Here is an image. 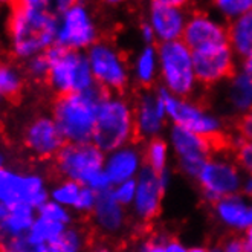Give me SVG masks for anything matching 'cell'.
Returning <instances> with one entry per match:
<instances>
[{
    "label": "cell",
    "mask_w": 252,
    "mask_h": 252,
    "mask_svg": "<svg viewBox=\"0 0 252 252\" xmlns=\"http://www.w3.org/2000/svg\"><path fill=\"white\" fill-rule=\"evenodd\" d=\"M60 17L52 11L51 2L23 0L11 5L8 35L12 55L28 62L46 52L57 41Z\"/></svg>",
    "instance_id": "6da1fadb"
},
{
    "label": "cell",
    "mask_w": 252,
    "mask_h": 252,
    "mask_svg": "<svg viewBox=\"0 0 252 252\" xmlns=\"http://www.w3.org/2000/svg\"><path fill=\"white\" fill-rule=\"evenodd\" d=\"M110 99V89L95 81L86 92L57 96L52 106V118L66 142H92L98 109Z\"/></svg>",
    "instance_id": "7a4b0ae2"
},
{
    "label": "cell",
    "mask_w": 252,
    "mask_h": 252,
    "mask_svg": "<svg viewBox=\"0 0 252 252\" xmlns=\"http://www.w3.org/2000/svg\"><path fill=\"white\" fill-rule=\"evenodd\" d=\"M44 54L51 62V70L46 83L57 96L86 92L95 84L87 57L78 51H70L54 44Z\"/></svg>",
    "instance_id": "3957f363"
},
{
    "label": "cell",
    "mask_w": 252,
    "mask_h": 252,
    "mask_svg": "<svg viewBox=\"0 0 252 252\" xmlns=\"http://www.w3.org/2000/svg\"><path fill=\"white\" fill-rule=\"evenodd\" d=\"M139 139V130L126 102L107 99L98 109L94 144L101 152H112L128 139Z\"/></svg>",
    "instance_id": "277c9868"
},
{
    "label": "cell",
    "mask_w": 252,
    "mask_h": 252,
    "mask_svg": "<svg viewBox=\"0 0 252 252\" xmlns=\"http://www.w3.org/2000/svg\"><path fill=\"white\" fill-rule=\"evenodd\" d=\"M55 170L64 181H73L83 187H91L95 177L102 171V152L94 144H70L60 150L54 159Z\"/></svg>",
    "instance_id": "5b68a950"
},
{
    "label": "cell",
    "mask_w": 252,
    "mask_h": 252,
    "mask_svg": "<svg viewBox=\"0 0 252 252\" xmlns=\"http://www.w3.org/2000/svg\"><path fill=\"white\" fill-rule=\"evenodd\" d=\"M49 200L44 177L35 171H19L8 167L0 170V203L31 205L38 210Z\"/></svg>",
    "instance_id": "8992f818"
},
{
    "label": "cell",
    "mask_w": 252,
    "mask_h": 252,
    "mask_svg": "<svg viewBox=\"0 0 252 252\" xmlns=\"http://www.w3.org/2000/svg\"><path fill=\"white\" fill-rule=\"evenodd\" d=\"M160 60L164 67V77L171 91L177 95H188L194 73L192 60L184 41H165L160 44Z\"/></svg>",
    "instance_id": "52a82bcc"
},
{
    "label": "cell",
    "mask_w": 252,
    "mask_h": 252,
    "mask_svg": "<svg viewBox=\"0 0 252 252\" xmlns=\"http://www.w3.org/2000/svg\"><path fill=\"white\" fill-rule=\"evenodd\" d=\"M23 145L38 159H55L66 145V139L52 116L40 115L26 124L23 130Z\"/></svg>",
    "instance_id": "ba28073f"
},
{
    "label": "cell",
    "mask_w": 252,
    "mask_h": 252,
    "mask_svg": "<svg viewBox=\"0 0 252 252\" xmlns=\"http://www.w3.org/2000/svg\"><path fill=\"white\" fill-rule=\"evenodd\" d=\"M96 40V31L92 19L83 3H72V6L60 17L55 44L70 51L89 48Z\"/></svg>",
    "instance_id": "9c48e42d"
},
{
    "label": "cell",
    "mask_w": 252,
    "mask_h": 252,
    "mask_svg": "<svg viewBox=\"0 0 252 252\" xmlns=\"http://www.w3.org/2000/svg\"><path fill=\"white\" fill-rule=\"evenodd\" d=\"M194 75L200 83H216L234 75L229 43H220L192 52Z\"/></svg>",
    "instance_id": "30bf717a"
},
{
    "label": "cell",
    "mask_w": 252,
    "mask_h": 252,
    "mask_svg": "<svg viewBox=\"0 0 252 252\" xmlns=\"http://www.w3.org/2000/svg\"><path fill=\"white\" fill-rule=\"evenodd\" d=\"M87 60L96 83L124 94L127 86L126 72L120 57L110 49V46H107L106 43H95L89 51Z\"/></svg>",
    "instance_id": "8fae6325"
},
{
    "label": "cell",
    "mask_w": 252,
    "mask_h": 252,
    "mask_svg": "<svg viewBox=\"0 0 252 252\" xmlns=\"http://www.w3.org/2000/svg\"><path fill=\"white\" fill-rule=\"evenodd\" d=\"M159 98L164 102L167 112L173 116L177 127L185 128L191 133H196V135H202V136L220 131L219 124L214 120H211V118L205 116L197 107L189 106L182 101H176L165 91L160 92Z\"/></svg>",
    "instance_id": "7c38bea8"
},
{
    "label": "cell",
    "mask_w": 252,
    "mask_h": 252,
    "mask_svg": "<svg viewBox=\"0 0 252 252\" xmlns=\"http://www.w3.org/2000/svg\"><path fill=\"white\" fill-rule=\"evenodd\" d=\"M182 41L188 49H192L194 52L206 46H213V44L228 43L229 38L226 29L213 23L202 12H194V16L182 32Z\"/></svg>",
    "instance_id": "4fadbf2b"
},
{
    "label": "cell",
    "mask_w": 252,
    "mask_h": 252,
    "mask_svg": "<svg viewBox=\"0 0 252 252\" xmlns=\"http://www.w3.org/2000/svg\"><path fill=\"white\" fill-rule=\"evenodd\" d=\"M199 177L205 192L214 200L239 188V174L235 168L220 162H206Z\"/></svg>",
    "instance_id": "5bb4252c"
},
{
    "label": "cell",
    "mask_w": 252,
    "mask_h": 252,
    "mask_svg": "<svg viewBox=\"0 0 252 252\" xmlns=\"http://www.w3.org/2000/svg\"><path fill=\"white\" fill-rule=\"evenodd\" d=\"M37 210L31 205H5L0 203V237H22L31 231Z\"/></svg>",
    "instance_id": "9a60e30c"
},
{
    "label": "cell",
    "mask_w": 252,
    "mask_h": 252,
    "mask_svg": "<svg viewBox=\"0 0 252 252\" xmlns=\"http://www.w3.org/2000/svg\"><path fill=\"white\" fill-rule=\"evenodd\" d=\"M162 189H164L162 174L155 173L150 167L144 168L136 194V208L142 217L153 219L159 216Z\"/></svg>",
    "instance_id": "2e32d148"
},
{
    "label": "cell",
    "mask_w": 252,
    "mask_h": 252,
    "mask_svg": "<svg viewBox=\"0 0 252 252\" xmlns=\"http://www.w3.org/2000/svg\"><path fill=\"white\" fill-rule=\"evenodd\" d=\"M182 2H155L152 6V19L156 32L165 41H173L182 35L184 17L181 14Z\"/></svg>",
    "instance_id": "e0dca14e"
},
{
    "label": "cell",
    "mask_w": 252,
    "mask_h": 252,
    "mask_svg": "<svg viewBox=\"0 0 252 252\" xmlns=\"http://www.w3.org/2000/svg\"><path fill=\"white\" fill-rule=\"evenodd\" d=\"M94 216L98 223L104 229H118L123 221V213L113 197V191L106 189L96 192V203L94 208Z\"/></svg>",
    "instance_id": "ac0fdd59"
},
{
    "label": "cell",
    "mask_w": 252,
    "mask_h": 252,
    "mask_svg": "<svg viewBox=\"0 0 252 252\" xmlns=\"http://www.w3.org/2000/svg\"><path fill=\"white\" fill-rule=\"evenodd\" d=\"M164 110L165 106L160 98L158 101L150 96L141 98L138 102V130L145 133L158 131L162 123V116H164Z\"/></svg>",
    "instance_id": "d6986e66"
},
{
    "label": "cell",
    "mask_w": 252,
    "mask_h": 252,
    "mask_svg": "<svg viewBox=\"0 0 252 252\" xmlns=\"http://www.w3.org/2000/svg\"><path fill=\"white\" fill-rule=\"evenodd\" d=\"M25 75L19 66L9 62H0V99H14L20 95Z\"/></svg>",
    "instance_id": "ffe728a7"
},
{
    "label": "cell",
    "mask_w": 252,
    "mask_h": 252,
    "mask_svg": "<svg viewBox=\"0 0 252 252\" xmlns=\"http://www.w3.org/2000/svg\"><path fill=\"white\" fill-rule=\"evenodd\" d=\"M136 165H138V159H136V155L133 152H120L116 153L115 156H112V159L109 160L107 164V176L110 182L113 184H120L135 173L136 170Z\"/></svg>",
    "instance_id": "44dd1931"
},
{
    "label": "cell",
    "mask_w": 252,
    "mask_h": 252,
    "mask_svg": "<svg viewBox=\"0 0 252 252\" xmlns=\"http://www.w3.org/2000/svg\"><path fill=\"white\" fill-rule=\"evenodd\" d=\"M66 229L67 228L63 223H58V221H52V220H48V219H43V217L37 216L34 225H32V228L28 235L37 243L49 245V243H54L55 240L60 239Z\"/></svg>",
    "instance_id": "7402d4cb"
},
{
    "label": "cell",
    "mask_w": 252,
    "mask_h": 252,
    "mask_svg": "<svg viewBox=\"0 0 252 252\" xmlns=\"http://www.w3.org/2000/svg\"><path fill=\"white\" fill-rule=\"evenodd\" d=\"M83 185L73 182V181H62L60 184H57L52 189H49V199L57 202L62 206H75L80 192H81Z\"/></svg>",
    "instance_id": "603a6c76"
},
{
    "label": "cell",
    "mask_w": 252,
    "mask_h": 252,
    "mask_svg": "<svg viewBox=\"0 0 252 252\" xmlns=\"http://www.w3.org/2000/svg\"><path fill=\"white\" fill-rule=\"evenodd\" d=\"M246 206L239 199H223L219 202V213L226 220L228 223L235 226H246V216H248Z\"/></svg>",
    "instance_id": "cb8c5ba5"
},
{
    "label": "cell",
    "mask_w": 252,
    "mask_h": 252,
    "mask_svg": "<svg viewBox=\"0 0 252 252\" xmlns=\"http://www.w3.org/2000/svg\"><path fill=\"white\" fill-rule=\"evenodd\" d=\"M0 252H46V245L34 242L28 234L11 239L0 237Z\"/></svg>",
    "instance_id": "d4e9b609"
},
{
    "label": "cell",
    "mask_w": 252,
    "mask_h": 252,
    "mask_svg": "<svg viewBox=\"0 0 252 252\" xmlns=\"http://www.w3.org/2000/svg\"><path fill=\"white\" fill-rule=\"evenodd\" d=\"M232 101L237 107H248L252 104V73H243L237 78L232 87Z\"/></svg>",
    "instance_id": "484cf974"
},
{
    "label": "cell",
    "mask_w": 252,
    "mask_h": 252,
    "mask_svg": "<svg viewBox=\"0 0 252 252\" xmlns=\"http://www.w3.org/2000/svg\"><path fill=\"white\" fill-rule=\"evenodd\" d=\"M49 70H51V62L44 52L32 57L31 60L26 62L25 66L26 75L35 81H46L49 77Z\"/></svg>",
    "instance_id": "4316f807"
},
{
    "label": "cell",
    "mask_w": 252,
    "mask_h": 252,
    "mask_svg": "<svg viewBox=\"0 0 252 252\" xmlns=\"http://www.w3.org/2000/svg\"><path fill=\"white\" fill-rule=\"evenodd\" d=\"M165 142L160 141V139H153L150 142V145H148L147 148V155H145V159L148 162V165H150V168L160 174L162 170H164V164H165Z\"/></svg>",
    "instance_id": "83f0119b"
},
{
    "label": "cell",
    "mask_w": 252,
    "mask_h": 252,
    "mask_svg": "<svg viewBox=\"0 0 252 252\" xmlns=\"http://www.w3.org/2000/svg\"><path fill=\"white\" fill-rule=\"evenodd\" d=\"M37 216L43 217V219H48V220H52V221H58V223H63L66 226L70 223L69 211L64 208V206L58 205L57 202H54L51 199L37 210Z\"/></svg>",
    "instance_id": "f1b7e54d"
},
{
    "label": "cell",
    "mask_w": 252,
    "mask_h": 252,
    "mask_svg": "<svg viewBox=\"0 0 252 252\" xmlns=\"http://www.w3.org/2000/svg\"><path fill=\"white\" fill-rule=\"evenodd\" d=\"M153 77V49L148 48L144 51L139 60V78L144 84H148Z\"/></svg>",
    "instance_id": "f546056e"
},
{
    "label": "cell",
    "mask_w": 252,
    "mask_h": 252,
    "mask_svg": "<svg viewBox=\"0 0 252 252\" xmlns=\"http://www.w3.org/2000/svg\"><path fill=\"white\" fill-rule=\"evenodd\" d=\"M95 203H96V192L89 187H83L81 192H80V197L73 208L80 213H89L95 208Z\"/></svg>",
    "instance_id": "4dcf8cb0"
},
{
    "label": "cell",
    "mask_w": 252,
    "mask_h": 252,
    "mask_svg": "<svg viewBox=\"0 0 252 252\" xmlns=\"http://www.w3.org/2000/svg\"><path fill=\"white\" fill-rule=\"evenodd\" d=\"M217 5L220 6V9H223L226 14H245L252 11V2L251 0H239V2H234V0H219Z\"/></svg>",
    "instance_id": "1f68e13d"
},
{
    "label": "cell",
    "mask_w": 252,
    "mask_h": 252,
    "mask_svg": "<svg viewBox=\"0 0 252 252\" xmlns=\"http://www.w3.org/2000/svg\"><path fill=\"white\" fill-rule=\"evenodd\" d=\"M235 158L239 164L248 170L252 174V142L251 141H242L235 148Z\"/></svg>",
    "instance_id": "d6a6232c"
},
{
    "label": "cell",
    "mask_w": 252,
    "mask_h": 252,
    "mask_svg": "<svg viewBox=\"0 0 252 252\" xmlns=\"http://www.w3.org/2000/svg\"><path fill=\"white\" fill-rule=\"evenodd\" d=\"M133 194H135V182L128 181L124 185H121L116 191H113V197L116 202L120 203H128L133 199Z\"/></svg>",
    "instance_id": "836d02e7"
},
{
    "label": "cell",
    "mask_w": 252,
    "mask_h": 252,
    "mask_svg": "<svg viewBox=\"0 0 252 252\" xmlns=\"http://www.w3.org/2000/svg\"><path fill=\"white\" fill-rule=\"evenodd\" d=\"M245 249H246V243L240 239H235L228 243L225 252H245Z\"/></svg>",
    "instance_id": "e575fe53"
},
{
    "label": "cell",
    "mask_w": 252,
    "mask_h": 252,
    "mask_svg": "<svg viewBox=\"0 0 252 252\" xmlns=\"http://www.w3.org/2000/svg\"><path fill=\"white\" fill-rule=\"evenodd\" d=\"M145 252H167V249L162 248L158 243H148L147 248H145Z\"/></svg>",
    "instance_id": "d590c367"
},
{
    "label": "cell",
    "mask_w": 252,
    "mask_h": 252,
    "mask_svg": "<svg viewBox=\"0 0 252 252\" xmlns=\"http://www.w3.org/2000/svg\"><path fill=\"white\" fill-rule=\"evenodd\" d=\"M167 252H187L179 243H176V242H173V243H170L168 245V248H167Z\"/></svg>",
    "instance_id": "8d00e7d4"
},
{
    "label": "cell",
    "mask_w": 252,
    "mask_h": 252,
    "mask_svg": "<svg viewBox=\"0 0 252 252\" xmlns=\"http://www.w3.org/2000/svg\"><path fill=\"white\" fill-rule=\"evenodd\" d=\"M142 28H144V35H145V38H147L148 41H152V40H153V32H152V29L148 28L147 25H144Z\"/></svg>",
    "instance_id": "74e56055"
},
{
    "label": "cell",
    "mask_w": 252,
    "mask_h": 252,
    "mask_svg": "<svg viewBox=\"0 0 252 252\" xmlns=\"http://www.w3.org/2000/svg\"><path fill=\"white\" fill-rule=\"evenodd\" d=\"M5 167H6V155H5V152L0 150V170Z\"/></svg>",
    "instance_id": "f35d334b"
},
{
    "label": "cell",
    "mask_w": 252,
    "mask_h": 252,
    "mask_svg": "<svg viewBox=\"0 0 252 252\" xmlns=\"http://www.w3.org/2000/svg\"><path fill=\"white\" fill-rule=\"evenodd\" d=\"M246 248L249 251H252V225H251V229L248 232V242H246Z\"/></svg>",
    "instance_id": "ab89813d"
},
{
    "label": "cell",
    "mask_w": 252,
    "mask_h": 252,
    "mask_svg": "<svg viewBox=\"0 0 252 252\" xmlns=\"http://www.w3.org/2000/svg\"><path fill=\"white\" fill-rule=\"evenodd\" d=\"M246 70H248V73H252V52L248 55V60H246Z\"/></svg>",
    "instance_id": "60d3db41"
},
{
    "label": "cell",
    "mask_w": 252,
    "mask_h": 252,
    "mask_svg": "<svg viewBox=\"0 0 252 252\" xmlns=\"http://www.w3.org/2000/svg\"><path fill=\"white\" fill-rule=\"evenodd\" d=\"M246 191H248V192H252V181H249V184H248V187H246Z\"/></svg>",
    "instance_id": "b9f144b4"
},
{
    "label": "cell",
    "mask_w": 252,
    "mask_h": 252,
    "mask_svg": "<svg viewBox=\"0 0 252 252\" xmlns=\"http://www.w3.org/2000/svg\"><path fill=\"white\" fill-rule=\"evenodd\" d=\"M94 252H109V249H106V248H99V249H95Z\"/></svg>",
    "instance_id": "7bdbcfd3"
},
{
    "label": "cell",
    "mask_w": 252,
    "mask_h": 252,
    "mask_svg": "<svg viewBox=\"0 0 252 252\" xmlns=\"http://www.w3.org/2000/svg\"><path fill=\"white\" fill-rule=\"evenodd\" d=\"M189 252H206L205 249H200V248H196V249H191Z\"/></svg>",
    "instance_id": "ee69618b"
},
{
    "label": "cell",
    "mask_w": 252,
    "mask_h": 252,
    "mask_svg": "<svg viewBox=\"0 0 252 252\" xmlns=\"http://www.w3.org/2000/svg\"><path fill=\"white\" fill-rule=\"evenodd\" d=\"M214 252H219V251H214Z\"/></svg>",
    "instance_id": "f6af8a7d"
}]
</instances>
